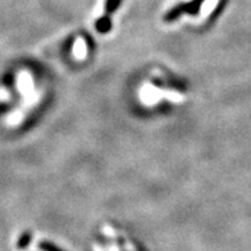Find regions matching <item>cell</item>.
Here are the masks:
<instances>
[{
	"label": "cell",
	"mask_w": 251,
	"mask_h": 251,
	"mask_svg": "<svg viewBox=\"0 0 251 251\" xmlns=\"http://www.w3.org/2000/svg\"><path fill=\"white\" fill-rule=\"evenodd\" d=\"M202 0H194L192 3L190 4H181V5H177V7L173 8L171 12H169L167 16H165V20L167 21H172L175 20V18H177V17L179 16L181 13H183V12H190V10H196L199 9V7H200V4H201Z\"/></svg>",
	"instance_id": "cell-1"
},
{
	"label": "cell",
	"mask_w": 251,
	"mask_h": 251,
	"mask_svg": "<svg viewBox=\"0 0 251 251\" xmlns=\"http://www.w3.org/2000/svg\"><path fill=\"white\" fill-rule=\"evenodd\" d=\"M122 0H106V5H105V12L106 17H109V14H112L117 8L119 7Z\"/></svg>",
	"instance_id": "cell-2"
},
{
	"label": "cell",
	"mask_w": 251,
	"mask_h": 251,
	"mask_svg": "<svg viewBox=\"0 0 251 251\" xmlns=\"http://www.w3.org/2000/svg\"><path fill=\"white\" fill-rule=\"evenodd\" d=\"M75 53L78 58H83V56L86 55V45L83 43L82 40L79 39L76 44V48H75Z\"/></svg>",
	"instance_id": "cell-3"
},
{
	"label": "cell",
	"mask_w": 251,
	"mask_h": 251,
	"mask_svg": "<svg viewBox=\"0 0 251 251\" xmlns=\"http://www.w3.org/2000/svg\"><path fill=\"white\" fill-rule=\"evenodd\" d=\"M39 248H40V250H43V251H63V250H60L59 248H56L55 245L50 244V242H47V241L40 242Z\"/></svg>",
	"instance_id": "cell-4"
},
{
	"label": "cell",
	"mask_w": 251,
	"mask_h": 251,
	"mask_svg": "<svg viewBox=\"0 0 251 251\" xmlns=\"http://www.w3.org/2000/svg\"><path fill=\"white\" fill-rule=\"evenodd\" d=\"M28 241H30V235L22 236V238H21V242H20V249L26 248L27 244H28Z\"/></svg>",
	"instance_id": "cell-5"
}]
</instances>
